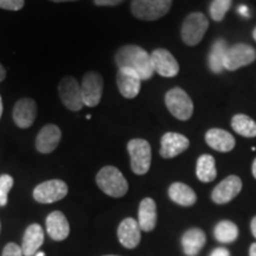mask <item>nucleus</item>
Instances as JSON below:
<instances>
[{
    "label": "nucleus",
    "instance_id": "nucleus-1",
    "mask_svg": "<svg viewBox=\"0 0 256 256\" xmlns=\"http://www.w3.org/2000/svg\"><path fill=\"white\" fill-rule=\"evenodd\" d=\"M115 63L118 68H128L139 75L142 81L152 78L154 70L152 66L151 54H148L142 46L127 44L121 46L115 54Z\"/></svg>",
    "mask_w": 256,
    "mask_h": 256
},
{
    "label": "nucleus",
    "instance_id": "nucleus-2",
    "mask_svg": "<svg viewBox=\"0 0 256 256\" xmlns=\"http://www.w3.org/2000/svg\"><path fill=\"white\" fill-rule=\"evenodd\" d=\"M96 184L107 196L120 198L128 191V183L121 171L115 166H104L96 174Z\"/></svg>",
    "mask_w": 256,
    "mask_h": 256
},
{
    "label": "nucleus",
    "instance_id": "nucleus-3",
    "mask_svg": "<svg viewBox=\"0 0 256 256\" xmlns=\"http://www.w3.org/2000/svg\"><path fill=\"white\" fill-rule=\"evenodd\" d=\"M127 151L130 158V168L138 176L146 174L151 168L152 150L145 139H132L127 144Z\"/></svg>",
    "mask_w": 256,
    "mask_h": 256
},
{
    "label": "nucleus",
    "instance_id": "nucleus-4",
    "mask_svg": "<svg viewBox=\"0 0 256 256\" xmlns=\"http://www.w3.org/2000/svg\"><path fill=\"white\" fill-rule=\"evenodd\" d=\"M209 28V20L202 12H192L188 14L182 25L180 36L188 46L200 44Z\"/></svg>",
    "mask_w": 256,
    "mask_h": 256
},
{
    "label": "nucleus",
    "instance_id": "nucleus-5",
    "mask_svg": "<svg viewBox=\"0 0 256 256\" xmlns=\"http://www.w3.org/2000/svg\"><path fill=\"white\" fill-rule=\"evenodd\" d=\"M171 6L172 0H132L130 12L140 20L153 22L168 14Z\"/></svg>",
    "mask_w": 256,
    "mask_h": 256
},
{
    "label": "nucleus",
    "instance_id": "nucleus-6",
    "mask_svg": "<svg viewBox=\"0 0 256 256\" xmlns=\"http://www.w3.org/2000/svg\"><path fill=\"white\" fill-rule=\"evenodd\" d=\"M165 104L176 119L188 121L194 114V102L184 89L174 87L166 92Z\"/></svg>",
    "mask_w": 256,
    "mask_h": 256
},
{
    "label": "nucleus",
    "instance_id": "nucleus-7",
    "mask_svg": "<svg viewBox=\"0 0 256 256\" xmlns=\"http://www.w3.org/2000/svg\"><path fill=\"white\" fill-rule=\"evenodd\" d=\"M256 60L255 48L246 43L234 44L229 46L224 56L223 66L224 70L235 72L242 66H249Z\"/></svg>",
    "mask_w": 256,
    "mask_h": 256
},
{
    "label": "nucleus",
    "instance_id": "nucleus-8",
    "mask_svg": "<svg viewBox=\"0 0 256 256\" xmlns=\"http://www.w3.org/2000/svg\"><path fill=\"white\" fill-rule=\"evenodd\" d=\"M68 194V185L60 179H51L37 185L34 190V200L40 204H51L63 200Z\"/></svg>",
    "mask_w": 256,
    "mask_h": 256
},
{
    "label": "nucleus",
    "instance_id": "nucleus-9",
    "mask_svg": "<svg viewBox=\"0 0 256 256\" xmlns=\"http://www.w3.org/2000/svg\"><path fill=\"white\" fill-rule=\"evenodd\" d=\"M104 78L98 72H88L81 82L83 104L87 107H96L100 104L104 92Z\"/></svg>",
    "mask_w": 256,
    "mask_h": 256
},
{
    "label": "nucleus",
    "instance_id": "nucleus-10",
    "mask_svg": "<svg viewBox=\"0 0 256 256\" xmlns=\"http://www.w3.org/2000/svg\"><path fill=\"white\" fill-rule=\"evenodd\" d=\"M58 92L62 104L72 112H78L83 107V98L81 92V84L78 80L66 76L62 78L58 86Z\"/></svg>",
    "mask_w": 256,
    "mask_h": 256
},
{
    "label": "nucleus",
    "instance_id": "nucleus-11",
    "mask_svg": "<svg viewBox=\"0 0 256 256\" xmlns=\"http://www.w3.org/2000/svg\"><path fill=\"white\" fill-rule=\"evenodd\" d=\"M242 190V180L238 176H228L224 178L220 183L215 186L211 192V200L214 203L226 204L232 202L234 198L238 197V194Z\"/></svg>",
    "mask_w": 256,
    "mask_h": 256
},
{
    "label": "nucleus",
    "instance_id": "nucleus-12",
    "mask_svg": "<svg viewBox=\"0 0 256 256\" xmlns=\"http://www.w3.org/2000/svg\"><path fill=\"white\" fill-rule=\"evenodd\" d=\"M151 60L154 72L162 78H174L178 75L179 64L168 50L160 48L152 51Z\"/></svg>",
    "mask_w": 256,
    "mask_h": 256
},
{
    "label": "nucleus",
    "instance_id": "nucleus-13",
    "mask_svg": "<svg viewBox=\"0 0 256 256\" xmlns=\"http://www.w3.org/2000/svg\"><path fill=\"white\" fill-rule=\"evenodd\" d=\"M160 145V156L164 159H172L186 151L190 146V142L183 134L168 132L162 136Z\"/></svg>",
    "mask_w": 256,
    "mask_h": 256
},
{
    "label": "nucleus",
    "instance_id": "nucleus-14",
    "mask_svg": "<svg viewBox=\"0 0 256 256\" xmlns=\"http://www.w3.org/2000/svg\"><path fill=\"white\" fill-rule=\"evenodd\" d=\"M142 80L136 72L128 68H121L116 74V86L124 98H136L142 88Z\"/></svg>",
    "mask_w": 256,
    "mask_h": 256
},
{
    "label": "nucleus",
    "instance_id": "nucleus-15",
    "mask_svg": "<svg viewBox=\"0 0 256 256\" xmlns=\"http://www.w3.org/2000/svg\"><path fill=\"white\" fill-rule=\"evenodd\" d=\"M14 121L19 128H28L34 124L37 116V104L32 98H24L16 102L14 107Z\"/></svg>",
    "mask_w": 256,
    "mask_h": 256
},
{
    "label": "nucleus",
    "instance_id": "nucleus-16",
    "mask_svg": "<svg viewBox=\"0 0 256 256\" xmlns=\"http://www.w3.org/2000/svg\"><path fill=\"white\" fill-rule=\"evenodd\" d=\"M118 238L124 248H136L142 241V229L138 220L132 217L124 218L118 228Z\"/></svg>",
    "mask_w": 256,
    "mask_h": 256
},
{
    "label": "nucleus",
    "instance_id": "nucleus-17",
    "mask_svg": "<svg viewBox=\"0 0 256 256\" xmlns=\"http://www.w3.org/2000/svg\"><path fill=\"white\" fill-rule=\"evenodd\" d=\"M60 138H62V133H60V127L51 124H46L42 128L36 138L37 151L43 154H49L54 152L58 146Z\"/></svg>",
    "mask_w": 256,
    "mask_h": 256
},
{
    "label": "nucleus",
    "instance_id": "nucleus-18",
    "mask_svg": "<svg viewBox=\"0 0 256 256\" xmlns=\"http://www.w3.org/2000/svg\"><path fill=\"white\" fill-rule=\"evenodd\" d=\"M206 142L217 152L232 151L236 145L235 138L222 128H211L206 133Z\"/></svg>",
    "mask_w": 256,
    "mask_h": 256
},
{
    "label": "nucleus",
    "instance_id": "nucleus-19",
    "mask_svg": "<svg viewBox=\"0 0 256 256\" xmlns=\"http://www.w3.org/2000/svg\"><path fill=\"white\" fill-rule=\"evenodd\" d=\"M46 232L55 241H63L69 236L70 226L66 215L60 211H54L46 217Z\"/></svg>",
    "mask_w": 256,
    "mask_h": 256
},
{
    "label": "nucleus",
    "instance_id": "nucleus-20",
    "mask_svg": "<svg viewBox=\"0 0 256 256\" xmlns=\"http://www.w3.org/2000/svg\"><path fill=\"white\" fill-rule=\"evenodd\" d=\"M44 242V230L40 224H31L25 230L22 242V252L24 256L36 255Z\"/></svg>",
    "mask_w": 256,
    "mask_h": 256
},
{
    "label": "nucleus",
    "instance_id": "nucleus-21",
    "mask_svg": "<svg viewBox=\"0 0 256 256\" xmlns=\"http://www.w3.org/2000/svg\"><path fill=\"white\" fill-rule=\"evenodd\" d=\"M156 204L152 198L146 197L140 202L138 211V223L142 232H152L156 226Z\"/></svg>",
    "mask_w": 256,
    "mask_h": 256
},
{
    "label": "nucleus",
    "instance_id": "nucleus-22",
    "mask_svg": "<svg viewBox=\"0 0 256 256\" xmlns=\"http://www.w3.org/2000/svg\"><path fill=\"white\" fill-rule=\"evenodd\" d=\"M206 242V235L200 228L186 230L182 236V247L185 255L194 256L203 249Z\"/></svg>",
    "mask_w": 256,
    "mask_h": 256
},
{
    "label": "nucleus",
    "instance_id": "nucleus-23",
    "mask_svg": "<svg viewBox=\"0 0 256 256\" xmlns=\"http://www.w3.org/2000/svg\"><path fill=\"white\" fill-rule=\"evenodd\" d=\"M168 197L180 206H192L197 202V194L188 185L176 182L168 188Z\"/></svg>",
    "mask_w": 256,
    "mask_h": 256
},
{
    "label": "nucleus",
    "instance_id": "nucleus-24",
    "mask_svg": "<svg viewBox=\"0 0 256 256\" xmlns=\"http://www.w3.org/2000/svg\"><path fill=\"white\" fill-rule=\"evenodd\" d=\"M228 48V43L223 38H218L214 42L209 56H208V64L214 74H220L224 70V56H226Z\"/></svg>",
    "mask_w": 256,
    "mask_h": 256
},
{
    "label": "nucleus",
    "instance_id": "nucleus-25",
    "mask_svg": "<svg viewBox=\"0 0 256 256\" xmlns=\"http://www.w3.org/2000/svg\"><path fill=\"white\" fill-rule=\"evenodd\" d=\"M196 174L203 183H211L215 180L217 177L215 158L210 154H202L197 159Z\"/></svg>",
    "mask_w": 256,
    "mask_h": 256
},
{
    "label": "nucleus",
    "instance_id": "nucleus-26",
    "mask_svg": "<svg viewBox=\"0 0 256 256\" xmlns=\"http://www.w3.org/2000/svg\"><path fill=\"white\" fill-rule=\"evenodd\" d=\"M214 236L217 241L228 244V243L235 242L238 238V228L232 220H223L216 224L214 229Z\"/></svg>",
    "mask_w": 256,
    "mask_h": 256
},
{
    "label": "nucleus",
    "instance_id": "nucleus-27",
    "mask_svg": "<svg viewBox=\"0 0 256 256\" xmlns=\"http://www.w3.org/2000/svg\"><path fill=\"white\" fill-rule=\"evenodd\" d=\"M232 127L238 136L256 138V121L246 114H236L232 119Z\"/></svg>",
    "mask_w": 256,
    "mask_h": 256
},
{
    "label": "nucleus",
    "instance_id": "nucleus-28",
    "mask_svg": "<svg viewBox=\"0 0 256 256\" xmlns=\"http://www.w3.org/2000/svg\"><path fill=\"white\" fill-rule=\"evenodd\" d=\"M232 5V0H212L209 6V14L212 20L222 22L226 14Z\"/></svg>",
    "mask_w": 256,
    "mask_h": 256
},
{
    "label": "nucleus",
    "instance_id": "nucleus-29",
    "mask_svg": "<svg viewBox=\"0 0 256 256\" xmlns=\"http://www.w3.org/2000/svg\"><path fill=\"white\" fill-rule=\"evenodd\" d=\"M14 186V178L10 174L0 176V206H5L8 204V192Z\"/></svg>",
    "mask_w": 256,
    "mask_h": 256
},
{
    "label": "nucleus",
    "instance_id": "nucleus-30",
    "mask_svg": "<svg viewBox=\"0 0 256 256\" xmlns=\"http://www.w3.org/2000/svg\"><path fill=\"white\" fill-rule=\"evenodd\" d=\"M24 8V0H0V8L8 11H19Z\"/></svg>",
    "mask_w": 256,
    "mask_h": 256
},
{
    "label": "nucleus",
    "instance_id": "nucleus-31",
    "mask_svg": "<svg viewBox=\"0 0 256 256\" xmlns=\"http://www.w3.org/2000/svg\"><path fill=\"white\" fill-rule=\"evenodd\" d=\"M2 256H24L22 248L16 243H8L5 246Z\"/></svg>",
    "mask_w": 256,
    "mask_h": 256
},
{
    "label": "nucleus",
    "instance_id": "nucleus-32",
    "mask_svg": "<svg viewBox=\"0 0 256 256\" xmlns=\"http://www.w3.org/2000/svg\"><path fill=\"white\" fill-rule=\"evenodd\" d=\"M124 0H94L96 6H118Z\"/></svg>",
    "mask_w": 256,
    "mask_h": 256
},
{
    "label": "nucleus",
    "instance_id": "nucleus-33",
    "mask_svg": "<svg viewBox=\"0 0 256 256\" xmlns=\"http://www.w3.org/2000/svg\"><path fill=\"white\" fill-rule=\"evenodd\" d=\"M210 256H230V252L226 248L220 247V248L214 249V250L211 252Z\"/></svg>",
    "mask_w": 256,
    "mask_h": 256
},
{
    "label": "nucleus",
    "instance_id": "nucleus-34",
    "mask_svg": "<svg viewBox=\"0 0 256 256\" xmlns=\"http://www.w3.org/2000/svg\"><path fill=\"white\" fill-rule=\"evenodd\" d=\"M238 11L240 14L243 16V17H248V8H247V6H244V5L240 6Z\"/></svg>",
    "mask_w": 256,
    "mask_h": 256
},
{
    "label": "nucleus",
    "instance_id": "nucleus-35",
    "mask_svg": "<svg viewBox=\"0 0 256 256\" xmlns=\"http://www.w3.org/2000/svg\"><path fill=\"white\" fill-rule=\"evenodd\" d=\"M250 230H252V236L256 238V216L252 217V220L250 222Z\"/></svg>",
    "mask_w": 256,
    "mask_h": 256
},
{
    "label": "nucleus",
    "instance_id": "nucleus-36",
    "mask_svg": "<svg viewBox=\"0 0 256 256\" xmlns=\"http://www.w3.org/2000/svg\"><path fill=\"white\" fill-rule=\"evenodd\" d=\"M6 78V70L4 66H2V63H0V82H2Z\"/></svg>",
    "mask_w": 256,
    "mask_h": 256
},
{
    "label": "nucleus",
    "instance_id": "nucleus-37",
    "mask_svg": "<svg viewBox=\"0 0 256 256\" xmlns=\"http://www.w3.org/2000/svg\"><path fill=\"white\" fill-rule=\"evenodd\" d=\"M249 256H256V242L250 244V248H249Z\"/></svg>",
    "mask_w": 256,
    "mask_h": 256
},
{
    "label": "nucleus",
    "instance_id": "nucleus-38",
    "mask_svg": "<svg viewBox=\"0 0 256 256\" xmlns=\"http://www.w3.org/2000/svg\"><path fill=\"white\" fill-rule=\"evenodd\" d=\"M252 176H254V178L256 179V158L254 159V162H252Z\"/></svg>",
    "mask_w": 256,
    "mask_h": 256
},
{
    "label": "nucleus",
    "instance_id": "nucleus-39",
    "mask_svg": "<svg viewBox=\"0 0 256 256\" xmlns=\"http://www.w3.org/2000/svg\"><path fill=\"white\" fill-rule=\"evenodd\" d=\"M54 2H78V0H51Z\"/></svg>",
    "mask_w": 256,
    "mask_h": 256
},
{
    "label": "nucleus",
    "instance_id": "nucleus-40",
    "mask_svg": "<svg viewBox=\"0 0 256 256\" xmlns=\"http://www.w3.org/2000/svg\"><path fill=\"white\" fill-rule=\"evenodd\" d=\"M2 96H0V118H2Z\"/></svg>",
    "mask_w": 256,
    "mask_h": 256
},
{
    "label": "nucleus",
    "instance_id": "nucleus-41",
    "mask_svg": "<svg viewBox=\"0 0 256 256\" xmlns=\"http://www.w3.org/2000/svg\"><path fill=\"white\" fill-rule=\"evenodd\" d=\"M36 256H46V254H44L43 252H36Z\"/></svg>",
    "mask_w": 256,
    "mask_h": 256
},
{
    "label": "nucleus",
    "instance_id": "nucleus-42",
    "mask_svg": "<svg viewBox=\"0 0 256 256\" xmlns=\"http://www.w3.org/2000/svg\"><path fill=\"white\" fill-rule=\"evenodd\" d=\"M252 38H254V40L256 42V28H254V31H252Z\"/></svg>",
    "mask_w": 256,
    "mask_h": 256
},
{
    "label": "nucleus",
    "instance_id": "nucleus-43",
    "mask_svg": "<svg viewBox=\"0 0 256 256\" xmlns=\"http://www.w3.org/2000/svg\"><path fill=\"white\" fill-rule=\"evenodd\" d=\"M104 256H118V255H104Z\"/></svg>",
    "mask_w": 256,
    "mask_h": 256
}]
</instances>
